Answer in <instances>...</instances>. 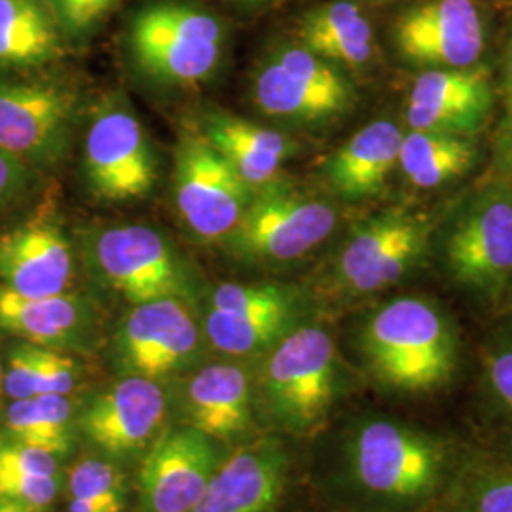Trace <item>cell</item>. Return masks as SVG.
<instances>
[{
	"label": "cell",
	"mask_w": 512,
	"mask_h": 512,
	"mask_svg": "<svg viewBox=\"0 0 512 512\" xmlns=\"http://www.w3.org/2000/svg\"><path fill=\"white\" fill-rule=\"evenodd\" d=\"M442 264L461 291L486 304L512 293V188L492 184L469 202L442 239Z\"/></svg>",
	"instance_id": "obj_10"
},
{
	"label": "cell",
	"mask_w": 512,
	"mask_h": 512,
	"mask_svg": "<svg viewBox=\"0 0 512 512\" xmlns=\"http://www.w3.org/2000/svg\"><path fill=\"white\" fill-rule=\"evenodd\" d=\"M67 509L69 512H122V509H118V507L86 501V499H69Z\"/></svg>",
	"instance_id": "obj_37"
},
{
	"label": "cell",
	"mask_w": 512,
	"mask_h": 512,
	"mask_svg": "<svg viewBox=\"0 0 512 512\" xmlns=\"http://www.w3.org/2000/svg\"><path fill=\"white\" fill-rule=\"evenodd\" d=\"M260 359L256 399L268 421L283 435H315L348 391L330 330L308 319Z\"/></svg>",
	"instance_id": "obj_3"
},
{
	"label": "cell",
	"mask_w": 512,
	"mask_h": 512,
	"mask_svg": "<svg viewBox=\"0 0 512 512\" xmlns=\"http://www.w3.org/2000/svg\"><path fill=\"white\" fill-rule=\"evenodd\" d=\"M82 164L88 190L101 202H133L154 192L160 158L122 93L103 97L93 110Z\"/></svg>",
	"instance_id": "obj_11"
},
{
	"label": "cell",
	"mask_w": 512,
	"mask_h": 512,
	"mask_svg": "<svg viewBox=\"0 0 512 512\" xmlns=\"http://www.w3.org/2000/svg\"><path fill=\"white\" fill-rule=\"evenodd\" d=\"M490 452L512 465V429H503V433L499 435V439Z\"/></svg>",
	"instance_id": "obj_38"
},
{
	"label": "cell",
	"mask_w": 512,
	"mask_h": 512,
	"mask_svg": "<svg viewBox=\"0 0 512 512\" xmlns=\"http://www.w3.org/2000/svg\"><path fill=\"white\" fill-rule=\"evenodd\" d=\"M228 46L224 21L188 0H154L129 21V57L137 71L164 86L209 80Z\"/></svg>",
	"instance_id": "obj_4"
},
{
	"label": "cell",
	"mask_w": 512,
	"mask_h": 512,
	"mask_svg": "<svg viewBox=\"0 0 512 512\" xmlns=\"http://www.w3.org/2000/svg\"><path fill=\"white\" fill-rule=\"evenodd\" d=\"M165 418L167 395L160 380L124 376L78 414V431L107 458L129 459L160 437Z\"/></svg>",
	"instance_id": "obj_17"
},
{
	"label": "cell",
	"mask_w": 512,
	"mask_h": 512,
	"mask_svg": "<svg viewBox=\"0 0 512 512\" xmlns=\"http://www.w3.org/2000/svg\"><path fill=\"white\" fill-rule=\"evenodd\" d=\"M251 99L256 109L272 120L319 128L346 118L359 97L348 71L313 54L300 42H289L258 63Z\"/></svg>",
	"instance_id": "obj_7"
},
{
	"label": "cell",
	"mask_w": 512,
	"mask_h": 512,
	"mask_svg": "<svg viewBox=\"0 0 512 512\" xmlns=\"http://www.w3.org/2000/svg\"><path fill=\"white\" fill-rule=\"evenodd\" d=\"M65 476L0 473V495L16 499L37 511L46 512L63 492Z\"/></svg>",
	"instance_id": "obj_34"
},
{
	"label": "cell",
	"mask_w": 512,
	"mask_h": 512,
	"mask_svg": "<svg viewBox=\"0 0 512 512\" xmlns=\"http://www.w3.org/2000/svg\"><path fill=\"white\" fill-rule=\"evenodd\" d=\"M291 454L274 435L239 446L220 463L188 512H277L291 482Z\"/></svg>",
	"instance_id": "obj_19"
},
{
	"label": "cell",
	"mask_w": 512,
	"mask_h": 512,
	"mask_svg": "<svg viewBox=\"0 0 512 512\" xmlns=\"http://www.w3.org/2000/svg\"><path fill=\"white\" fill-rule=\"evenodd\" d=\"M194 306L160 298L131 306L112 338V363L124 376L162 380L196 365L205 346Z\"/></svg>",
	"instance_id": "obj_14"
},
{
	"label": "cell",
	"mask_w": 512,
	"mask_h": 512,
	"mask_svg": "<svg viewBox=\"0 0 512 512\" xmlns=\"http://www.w3.org/2000/svg\"><path fill=\"white\" fill-rule=\"evenodd\" d=\"M86 262L95 277L131 306L181 298L194 306L198 275L160 230L143 224L107 226L86 236Z\"/></svg>",
	"instance_id": "obj_6"
},
{
	"label": "cell",
	"mask_w": 512,
	"mask_h": 512,
	"mask_svg": "<svg viewBox=\"0 0 512 512\" xmlns=\"http://www.w3.org/2000/svg\"><path fill=\"white\" fill-rule=\"evenodd\" d=\"M310 311V294L291 283H222L209 294L203 332L220 355L260 359Z\"/></svg>",
	"instance_id": "obj_9"
},
{
	"label": "cell",
	"mask_w": 512,
	"mask_h": 512,
	"mask_svg": "<svg viewBox=\"0 0 512 512\" xmlns=\"http://www.w3.org/2000/svg\"><path fill=\"white\" fill-rule=\"evenodd\" d=\"M80 118V95L54 80L0 76V150L46 171L63 162Z\"/></svg>",
	"instance_id": "obj_12"
},
{
	"label": "cell",
	"mask_w": 512,
	"mask_h": 512,
	"mask_svg": "<svg viewBox=\"0 0 512 512\" xmlns=\"http://www.w3.org/2000/svg\"><path fill=\"white\" fill-rule=\"evenodd\" d=\"M399 55L423 69H467L488 44V18L478 0H420L393 23Z\"/></svg>",
	"instance_id": "obj_15"
},
{
	"label": "cell",
	"mask_w": 512,
	"mask_h": 512,
	"mask_svg": "<svg viewBox=\"0 0 512 512\" xmlns=\"http://www.w3.org/2000/svg\"><path fill=\"white\" fill-rule=\"evenodd\" d=\"M97 323V308L84 294L23 296L0 287V336L82 353L92 346Z\"/></svg>",
	"instance_id": "obj_21"
},
{
	"label": "cell",
	"mask_w": 512,
	"mask_h": 512,
	"mask_svg": "<svg viewBox=\"0 0 512 512\" xmlns=\"http://www.w3.org/2000/svg\"><path fill=\"white\" fill-rule=\"evenodd\" d=\"M478 162L475 137L414 131L403 135L399 169L416 188H439L469 173Z\"/></svg>",
	"instance_id": "obj_28"
},
{
	"label": "cell",
	"mask_w": 512,
	"mask_h": 512,
	"mask_svg": "<svg viewBox=\"0 0 512 512\" xmlns=\"http://www.w3.org/2000/svg\"><path fill=\"white\" fill-rule=\"evenodd\" d=\"M336 224L334 203L279 177L256 188L238 226L222 245L243 264L285 266L325 243Z\"/></svg>",
	"instance_id": "obj_5"
},
{
	"label": "cell",
	"mask_w": 512,
	"mask_h": 512,
	"mask_svg": "<svg viewBox=\"0 0 512 512\" xmlns=\"http://www.w3.org/2000/svg\"><path fill=\"white\" fill-rule=\"evenodd\" d=\"M73 241L54 215H35L0 232V287L23 296L73 291Z\"/></svg>",
	"instance_id": "obj_20"
},
{
	"label": "cell",
	"mask_w": 512,
	"mask_h": 512,
	"mask_svg": "<svg viewBox=\"0 0 512 512\" xmlns=\"http://www.w3.org/2000/svg\"><path fill=\"white\" fill-rule=\"evenodd\" d=\"M480 391L488 410L512 429V323L495 330L484 348Z\"/></svg>",
	"instance_id": "obj_31"
},
{
	"label": "cell",
	"mask_w": 512,
	"mask_h": 512,
	"mask_svg": "<svg viewBox=\"0 0 512 512\" xmlns=\"http://www.w3.org/2000/svg\"><path fill=\"white\" fill-rule=\"evenodd\" d=\"M37 171L0 150V211L23 202L37 186Z\"/></svg>",
	"instance_id": "obj_35"
},
{
	"label": "cell",
	"mask_w": 512,
	"mask_h": 512,
	"mask_svg": "<svg viewBox=\"0 0 512 512\" xmlns=\"http://www.w3.org/2000/svg\"><path fill=\"white\" fill-rule=\"evenodd\" d=\"M4 397L8 401L61 393L67 368L61 351L19 342L6 353Z\"/></svg>",
	"instance_id": "obj_30"
},
{
	"label": "cell",
	"mask_w": 512,
	"mask_h": 512,
	"mask_svg": "<svg viewBox=\"0 0 512 512\" xmlns=\"http://www.w3.org/2000/svg\"><path fill=\"white\" fill-rule=\"evenodd\" d=\"M431 232L429 217L406 209L359 222L332 260V291L344 298H365L393 289L420 268Z\"/></svg>",
	"instance_id": "obj_8"
},
{
	"label": "cell",
	"mask_w": 512,
	"mask_h": 512,
	"mask_svg": "<svg viewBox=\"0 0 512 512\" xmlns=\"http://www.w3.org/2000/svg\"><path fill=\"white\" fill-rule=\"evenodd\" d=\"M359 353L366 374L385 393L423 399L456 380L461 342L454 319L437 300L410 294L368 313Z\"/></svg>",
	"instance_id": "obj_2"
},
{
	"label": "cell",
	"mask_w": 512,
	"mask_h": 512,
	"mask_svg": "<svg viewBox=\"0 0 512 512\" xmlns=\"http://www.w3.org/2000/svg\"><path fill=\"white\" fill-rule=\"evenodd\" d=\"M198 129L251 188L279 179L283 165L298 152L287 133L239 118L222 109L203 110Z\"/></svg>",
	"instance_id": "obj_23"
},
{
	"label": "cell",
	"mask_w": 512,
	"mask_h": 512,
	"mask_svg": "<svg viewBox=\"0 0 512 512\" xmlns=\"http://www.w3.org/2000/svg\"><path fill=\"white\" fill-rule=\"evenodd\" d=\"M65 490L69 499H86L105 503L124 511L126 505V478L120 467L110 458H80L65 476Z\"/></svg>",
	"instance_id": "obj_32"
},
{
	"label": "cell",
	"mask_w": 512,
	"mask_h": 512,
	"mask_svg": "<svg viewBox=\"0 0 512 512\" xmlns=\"http://www.w3.org/2000/svg\"><path fill=\"white\" fill-rule=\"evenodd\" d=\"M256 385L241 363L202 366L184 387L192 427L219 442L243 439L255 427Z\"/></svg>",
	"instance_id": "obj_22"
},
{
	"label": "cell",
	"mask_w": 512,
	"mask_h": 512,
	"mask_svg": "<svg viewBox=\"0 0 512 512\" xmlns=\"http://www.w3.org/2000/svg\"><path fill=\"white\" fill-rule=\"evenodd\" d=\"M403 135L391 120H374L353 133L323 167V177L334 194L346 202L380 196L391 171L399 167Z\"/></svg>",
	"instance_id": "obj_24"
},
{
	"label": "cell",
	"mask_w": 512,
	"mask_h": 512,
	"mask_svg": "<svg viewBox=\"0 0 512 512\" xmlns=\"http://www.w3.org/2000/svg\"><path fill=\"white\" fill-rule=\"evenodd\" d=\"M344 71H361L376 54L374 29L353 0H330L313 6L298 23V40Z\"/></svg>",
	"instance_id": "obj_25"
},
{
	"label": "cell",
	"mask_w": 512,
	"mask_h": 512,
	"mask_svg": "<svg viewBox=\"0 0 512 512\" xmlns=\"http://www.w3.org/2000/svg\"><path fill=\"white\" fill-rule=\"evenodd\" d=\"M78 412L71 395H37L10 401L0 414V437L67 458L74 448Z\"/></svg>",
	"instance_id": "obj_27"
},
{
	"label": "cell",
	"mask_w": 512,
	"mask_h": 512,
	"mask_svg": "<svg viewBox=\"0 0 512 512\" xmlns=\"http://www.w3.org/2000/svg\"><path fill=\"white\" fill-rule=\"evenodd\" d=\"M230 2L239 4V6H249V8H255V6H268V4H274V2H279V0H230Z\"/></svg>",
	"instance_id": "obj_41"
},
{
	"label": "cell",
	"mask_w": 512,
	"mask_h": 512,
	"mask_svg": "<svg viewBox=\"0 0 512 512\" xmlns=\"http://www.w3.org/2000/svg\"><path fill=\"white\" fill-rule=\"evenodd\" d=\"M471 450L418 423L366 414L342 440L340 486L361 512H437Z\"/></svg>",
	"instance_id": "obj_1"
},
{
	"label": "cell",
	"mask_w": 512,
	"mask_h": 512,
	"mask_svg": "<svg viewBox=\"0 0 512 512\" xmlns=\"http://www.w3.org/2000/svg\"><path fill=\"white\" fill-rule=\"evenodd\" d=\"M4 363L0 359V414H2V408H4Z\"/></svg>",
	"instance_id": "obj_42"
},
{
	"label": "cell",
	"mask_w": 512,
	"mask_h": 512,
	"mask_svg": "<svg viewBox=\"0 0 512 512\" xmlns=\"http://www.w3.org/2000/svg\"><path fill=\"white\" fill-rule=\"evenodd\" d=\"M497 162L501 165V169L512 177V99L507 101V114L499 129Z\"/></svg>",
	"instance_id": "obj_36"
},
{
	"label": "cell",
	"mask_w": 512,
	"mask_h": 512,
	"mask_svg": "<svg viewBox=\"0 0 512 512\" xmlns=\"http://www.w3.org/2000/svg\"><path fill=\"white\" fill-rule=\"evenodd\" d=\"M69 38L46 0H0V71H33L67 54Z\"/></svg>",
	"instance_id": "obj_26"
},
{
	"label": "cell",
	"mask_w": 512,
	"mask_h": 512,
	"mask_svg": "<svg viewBox=\"0 0 512 512\" xmlns=\"http://www.w3.org/2000/svg\"><path fill=\"white\" fill-rule=\"evenodd\" d=\"M255 194L196 124L184 128L175 154L173 200L186 230L202 243H222Z\"/></svg>",
	"instance_id": "obj_13"
},
{
	"label": "cell",
	"mask_w": 512,
	"mask_h": 512,
	"mask_svg": "<svg viewBox=\"0 0 512 512\" xmlns=\"http://www.w3.org/2000/svg\"><path fill=\"white\" fill-rule=\"evenodd\" d=\"M494 112V80L486 65L425 69L412 84L406 124L414 131L476 137Z\"/></svg>",
	"instance_id": "obj_18"
},
{
	"label": "cell",
	"mask_w": 512,
	"mask_h": 512,
	"mask_svg": "<svg viewBox=\"0 0 512 512\" xmlns=\"http://www.w3.org/2000/svg\"><path fill=\"white\" fill-rule=\"evenodd\" d=\"M503 90L507 93V101L512 99V33L507 46H505V59H503Z\"/></svg>",
	"instance_id": "obj_39"
},
{
	"label": "cell",
	"mask_w": 512,
	"mask_h": 512,
	"mask_svg": "<svg viewBox=\"0 0 512 512\" xmlns=\"http://www.w3.org/2000/svg\"><path fill=\"white\" fill-rule=\"evenodd\" d=\"M61 29L73 40L93 35L116 10L120 0H46Z\"/></svg>",
	"instance_id": "obj_33"
},
{
	"label": "cell",
	"mask_w": 512,
	"mask_h": 512,
	"mask_svg": "<svg viewBox=\"0 0 512 512\" xmlns=\"http://www.w3.org/2000/svg\"><path fill=\"white\" fill-rule=\"evenodd\" d=\"M0 512H42L25 505V503H19L16 499H10L6 495H0Z\"/></svg>",
	"instance_id": "obj_40"
},
{
	"label": "cell",
	"mask_w": 512,
	"mask_h": 512,
	"mask_svg": "<svg viewBox=\"0 0 512 512\" xmlns=\"http://www.w3.org/2000/svg\"><path fill=\"white\" fill-rule=\"evenodd\" d=\"M222 461L219 440L192 425L160 433L139 469V512L190 511Z\"/></svg>",
	"instance_id": "obj_16"
},
{
	"label": "cell",
	"mask_w": 512,
	"mask_h": 512,
	"mask_svg": "<svg viewBox=\"0 0 512 512\" xmlns=\"http://www.w3.org/2000/svg\"><path fill=\"white\" fill-rule=\"evenodd\" d=\"M437 512H512V465L473 448Z\"/></svg>",
	"instance_id": "obj_29"
}]
</instances>
